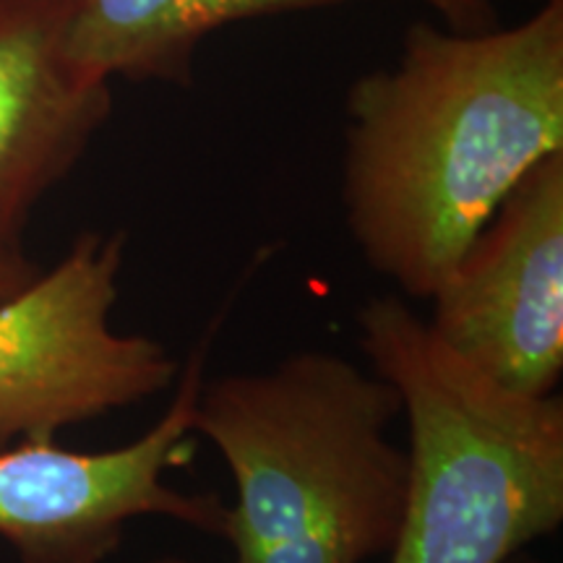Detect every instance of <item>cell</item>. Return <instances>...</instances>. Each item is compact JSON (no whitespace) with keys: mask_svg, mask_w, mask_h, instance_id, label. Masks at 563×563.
Here are the masks:
<instances>
[{"mask_svg":"<svg viewBox=\"0 0 563 563\" xmlns=\"http://www.w3.org/2000/svg\"><path fill=\"white\" fill-rule=\"evenodd\" d=\"M344 115L352 243L402 298L431 300L511 188L563 152V0L485 32L418 21Z\"/></svg>","mask_w":563,"mask_h":563,"instance_id":"1","label":"cell"},{"mask_svg":"<svg viewBox=\"0 0 563 563\" xmlns=\"http://www.w3.org/2000/svg\"><path fill=\"white\" fill-rule=\"evenodd\" d=\"M399 415L389 382L327 350L203 378L194 433L235 483L220 532L235 563H363L389 553L407 493V452L389 439Z\"/></svg>","mask_w":563,"mask_h":563,"instance_id":"2","label":"cell"},{"mask_svg":"<svg viewBox=\"0 0 563 563\" xmlns=\"http://www.w3.org/2000/svg\"><path fill=\"white\" fill-rule=\"evenodd\" d=\"M357 344L410 431L389 563H506L563 522V402L504 389L431 332L402 295L357 311Z\"/></svg>","mask_w":563,"mask_h":563,"instance_id":"3","label":"cell"},{"mask_svg":"<svg viewBox=\"0 0 563 563\" xmlns=\"http://www.w3.org/2000/svg\"><path fill=\"white\" fill-rule=\"evenodd\" d=\"M125 232L87 230L53 269L0 300V449L141 405L178 382L150 334L112 329Z\"/></svg>","mask_w":563,"mask_h":563,"instance_id":"4","label":"cell"},{"mask_svg":"<svg viewBox=\"0 0 563 563\" xmlns=\"http://www.w3.org/2000/svg\"><path fill=\"white\" fill-rule=\"evenodd\" d=\"M220 321L180 365L167 410L146 433L108 452H70L55 441L0 449V538L21 563H102L141 517H165L220 534L224 506L167 483L196 456L194 415Z\"/></svg>","mask_w":563,"mask_h":563,"instance_id":"5","label":"cell"},{"mask_svg":"<svg viewBox=\"0 0 563 563\" xmlns=\"http://www.w3.org/2000/svg\"><path fill=\"white\" fill-rule=\"evenodd\" d=\"M431 332L504 389L548 397L563 376V152L498 203L428 300Z\"/></svg>","mask_w":563,"mask_h":563,"instance_id":"6","label":"cell"},{"mask_svg":"<svg viewBox=\"0 0 563 563\" xmlns=\"http://www.w3.org/2000/svg\"><path fill=\"white\" fill-rule=\"evenodd\" d=\"M81 0H0V241L66 180L112 115L110 81L70 60Z\"/></svg>","mask_w":563,"mask_h":563,"instance_id":"7","label":"cell"},{"mask_svg":"<svg viewBox=\"0 0 563 563\" xmlns=\"http://www.w3.org/2000/svg\"><path fill=\"white\" fill-rule=\"evenodd\" d=\"M352 0H81L68 55L84 74L110 81H191L194 58L211 32L274 13ZM456 32L498 26L496 0H415Z\"/></svg>","mask_w":563,"mask_h":563,"instance_id":"8","label":"cell"},{"mask_svg":"<svg viewBox=\"0 0 563 563\" xmlns=\"http://www.w3.org/2000/svg\"><path fill=\"white\" fill-rule=\"evenodd\" d=\"M42 269L24 253V245L0 241V300H9L37 279Z\"/></svg>","mask_w":563,"mask_h":563,"instance_id":"9","label":"cell"},{"mask_svg":"<svg viewBox=\"0 0 563 563\" xmlns=\"http://www.w3.org/2000/svg\"><path fill=\"white\" fill-rule=\"evenodd\" d=\"M150 563H196V561H186V559H175V555H162V559H154Z\"/></svg>","mask_w":563,"mask_h":563,"instance_id":"10","label":"cell"},{"mask_svg":"<svg viewBox=\"0 0 563 563\" xmlns=\"http://www.w3.org/2000/svg\"><path fill=\"white\" fill-rule=\"evenodd\" d=\"M506 563H540V561H532V559H522V555H514L511 561H506Z\"/></svg>","mask_w":563,"mask_h":563,"instance_id":"11","label":"cell"}]
</instances>
